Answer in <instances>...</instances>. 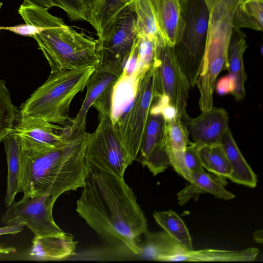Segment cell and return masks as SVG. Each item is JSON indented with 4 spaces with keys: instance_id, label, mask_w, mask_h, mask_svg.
<instances>
[{
    "instance_id": "14",
    "label": "cell",
    "mask_w": 263,
    "mask_h": 263,
    "mask_svg": "<svg viewBox=\"0 0 263 263\" xmlns=\"http://www.w3.org/2000/svg\"><path fill=\"white\" fill-rule=\"evenodd\" d=\"M162 140L170 165L180 176L189 182H191L190 173L184 162V155L186 147L192 142L189 140L187 132L179 115L173 120L165 122Z\"/></svg>"
},
{
    "instance_id": "28",
    "label": "cell",
    "mask_w": 263,
    "mask_h": 263,
    "mask_svg": "<svg viewBox=\"0 0 263 263\" xmlns=\"http://www.w3.org/2000/svg\"><path fill=\"white\" fill-rule=\"evenodd\" d=\"M132 0H98L87 21L97 32L98 37L105 26Z\"/></svg>"
},
{
    "instance_id": "11",
    "label": "cell",
    "mask_w": 263,
    "mask_h": 263,
    "mask_svg": "<svg viewBox=\"0 0 263 263\" xmlns=\"http://www.w3.org/2000/svg\"><path fill=\"white\" fill-rule=\"evenodd\" d=\"M138 37L136 15L131 1L105 26L98 37L100 61L125 65Z\"/></svg>"
},
{
    "instance_id": "5",
    "label": "cell",
    "mask_w": 263,
    "mask_h": 263,
    "mask_svg": "<svg viewBox=\"0 0 263 263\" xmlns=\"http://www.w3.org/2000/svg\"><path fill=\"white\" fill-rule=\"evenodd\" d=\"M209 23L204 53L195 86L201 111L213 107V92L220 72L228 69V51L233 13L221 6L208 9Z\"/></svg>"
},
{
    "instance_id": "31",
    "label": "cell",
    "mask_w": 263,
    "mask_h": 263,
    "mask_svg": "<svg viewBox=\"0 0 263 263\" xmlns=\"http://www.w3.org/2000/svg\"><path fill=\"white\" fill-rule=\"evenodd\" d=\"M184 162L190 173L204 171L198 154V148L193 143L185 148Z\"/></svg>"
},
{
    "instance_id": "7",
    "label": "cell",
    "mask_w": 263,
    "mask_h": 263,
    "mask_svg": "<svg viewBox=\"0 0 263 263\" xmlns=\"http://www.w3.org/2000/svg\"><path fill=\"white\" fill-rule=\"evenodd\" d=\"M155 100L153 66L136 80L135 96L129 110L115 126L130 165L138 157Z\"/></svg>"
},
{
    "instance_id": "33",
    "label": "cell",
    "mask_w": 263,
    "mask_h": 263,
    "mask_svg": "<svg viewBox=\"0 0 263 263\" xmlns=\"http://www.w3.org/2000/svg\"><path fill=\"white\" fill-rule=\"evenodd\" d=\"M216 91L220 95H223L229 93H232L235 86L233 80L228 74L221 78L215 84Z\"/></svg>"
},
{
    "instance_id": "21",
    "label": "cell",
    "mask_w": 263,
    "mask_h": 263,
    "mask_svg": "<svg viewBox=\"0 0 263 263\" xmlns=\"http://www.w3.org/2000/svg\"><path fill=\"white\" fill-rule=\"evenodd\" d=\"M259 249L249 248L241 251L211 249L199 250L184 249L168 261H252L255 260Z\"/></svg>"
},
{
    "instance_id": "23",
    "label": "cell",
    "mask_w": 263,
    "mask_h": 263,
    "mask_svg": "<svg viewBox=\"0 0 263 263\" xmlns=\"http://www.w3.org/2000/svg\"><path fill=\"white\" fill-rule=\"evenodd\" d=\"M165 120L161 114H150L139 151L138 161L143 165L163 148Z\"/></svg>"
},
{
    "instance_id": "10",
    "label": "cell",
    "mask_w": 263,
    "mask_h": 263,
    "mask_svg": "<svg viewBox=\"0 0 263 263\" xmlns=\"http://www.w3.org/2000/svg\"><path fill=\"white\" fill-rule=\"evenodd\" d=\"M125 65L112 62L100 61L89 78L86 93L78 114L70 119V123L86 124L89 108L98 111L99 118L111 115L112 96L116 84L123 77Z\"/></svg>"
},
{
    "instance_id": "29",
    "label": "cell",
    "mask_w": 263,
    "mask_h": 263,
    "mask_svg": "<svg viewBox=\"0 0 263 263\" xmlns=\"http://www.w3.org/2000/svg\"><path fill=\"white\" fill-rule=\"evenodd\" d=\"M18 111L12 102L5 81L0 80V142L11 132Z\"/></svg>"
},
{
    "instance_id": "17",
    "label": "cell",
    "mask_w": 263,
    "mask_h": 263,
    "mask_svg": "<svg viewBox=\"0 0 263 263\" xmlns=\"http://www.w3.org/2000/svg\"><path fill=\"white\" fill-rule=\"evenodd\" d=\"M246 35L240 29L232 28L228 51V70L235 88L232 93L237 101L246 95L245 84L247 79L243 64V54L247 49Z\"/></svg>"
},
{
    "instance_id": "16",
    "label": "cell",
    "mask_w": 263,
    "mask_h": 263,
    "mask_svg": "<svg viewBox=\"0 0 263 263\" xmlns=\"http://www.w3.org/2000/svg\"><path fill=\"white\" fill-rule=\"evenodd\" d=\"M159 32L164 44L174 47L180 27L179 0H149Z\"/></svg>"
},
{
    "instance_id": "2",
    "label": "cell",
    "mask_w": 263,
    "mask_h": 263,
    "mask_svg": "<svg viewBox=\"0 0 263 263\" xmlns=\"http://www.w3.org/2000/svg\"><path fill=\"white\" fill-rule=\"evenodd\" d=\"M85 127L80 126L68 142L56 148L19 136L23 198L46 195L57 199L66 192L83 186Z\"/></svg>"
},
{
    "instance_id": "22",
    "label": "cell",
    "mask_w": 263,
    "mask_h": 263,
    "mask_svg": "<svg viewBox=\"0 0 263 263\" xmlns=\"http://www.w3.org/2000/svg\"><path fill=\"white\" fill-rule=\"evenodd\" d=\"M6 155L7 164V190L5 198L6 207L14 202L16 194L20 192L21 147L18 136L12 132L2 141Z\"/></svg>"
},
{
    "instance_id": "13",
    "label": "cell",
    "mask_w": 263,
    "mask_h": 263,
    "mask_svg": "<svg viewBox=\"0 0 263 263\" xmlns=\"http://www.w3.org/2000/svg\"><path fill=\"white\" fill-rule=\"evenodd\" d=\"M180 119L192 142L198 148L220 144L223 134L229 127L228 114L221 108L213 107L193 118L185 111L180 116Z\"/></svg>"
},
{
    "instance_id": "25",
    "label": "cell",
    "mask_w": 263,
    "mask_h": 263,
    "mask_svg": "<svg viewBox=\"0 0 263 263\" xmlns=\"http://www.w3.org/2000/svg\"><path fill=\"white\" fill-rule=\"evenodd\" d=\"M232 28L262 31L263 0H243L233 13Z\"/></svg>"
},
{
    "instance_id": "36",
    "label": "cell",
    "mask_w": 263,
    "mask_h": 263,
    "mask_svg": "<svg viewBox=\"0 0 263 263\" xmlns=\"http://www.w3.org/2000/svg\"><path fill=\"white\" fill-rule=\"evenodd\" d=\"M24 226L21 224H7L0 228V235L6 234L15 235L21 232Z\"/></svg>"
},
{
    "instance_id": "4",
    "label": "cell",
    "mask_w": 263,
    "mask_h": 263,
    "mask_svg": "<svg viewBox=\"0 0 263 263\" xmlns=\"http://www.w3.org/2000/svg\"><path fill=\"white\" fill-rule=\"evenodd\" d=\"M96 66L50 72L46 81L22 104L17 117L61 126L70 124V104L86 87Z\"/></svg>"
},
{
    "instance_id": "3",
    "label": "cell",
    "mask_w": 263,
    "mask_h": 263,
    "mask_svg": "<svg viewBox=\"0 0 263 263\" xmlns=\"http://www.w3.org/2000/svg\"><path fill=\"white\" fill-rule=\"evenodd\" d=\"M26 24L36 27L33 37L46 59L51 72L97 66L100 58L97 40L66 25L48 9L34 5H21L18 10Z\"/></svg>"
},
{
    "instance_id": "6",
    "label": "cell",
    "mask_w": 263,
    "mask_h": 263,
    "mask_svg": "<svg viewBox=\"0 0 263 263\" xmlns=\"http://www.w3.org/2000/svg\"><path fill=\"white\" fill-rule=\"evenodd\" d=\"M181 22L174 49L191 87L195 86L205 48L209 11L204 0H179Z\"/></svg>"
},
{
    "instance_id": "15",
    "label": "cell",
    "mask_w": 263,
    "mask_h": 263,
    "mask_svg": "<svg viewBox=\"0 0 263 263\" xmlns=\"http://www.w3.org/2000/svg\"><path fill=\"white\" fill-rule=\"evenodd\" d=\"M76 241L72 234L63 232L44 236H34L29 255L39 260H61L76 255Z\"/></svg>"
},
{
    "instance_id": "37",
    "label": "cell",
    "mask_w": 263,
    "mask_h": 263,
    "mask_svg": "<svg viewBox=\"0 0 263 263\" xmlns=\"http://www.w3.org/2000/svg\"><path fill=\"white\" fill-rule=\"evenodd\" d=\"M23 5H34L48 10L53 7L51 0H24Z\"/></svg>"
},
{
    "instance_id": "34",
    "label": "cell",
    "mask_w": 263,
    "mask_h": 263,
    "mask_svg": "<svg viewBox=\"0 0 263 263\" xmlns=\"http://www.w3.org/2000/svg\"><path fill=\"white\" fill-rule=\"evenodd\" d=\"M243 0H204L208 9L214 6H221L233 13L238 6Z\"/></svg>"
},
{
    "instance_id": "38",
    "label": "cell",
    "mask_w": 263,
    "mask_h": 263,
    "mask_svg": "<svg viewBox=\"0 0 263 263\" xmlns=\"http://www.w3.org/2000/svg\"><path fill=\"white\" fill-rule=\"evenodd\" d=\"M253 236L256 242L261 244L262 243V231L261 230L255 231Z\"/></svg>"
},
{
    "instance_id": "12",
    "label": "cell",
    "mask_w": 263,
    "mask_h": 263,
    "mask_svg": "<svg viewBox=\"0 0 263 263\" xmlns=\"http://www.w3.org/2000/svg\"><path fill=\"white\" fill-rule=\"evenodd\" d=\"M57 199L44 195L14 202L4 212L1 221L5 224L27 226L35 236L64 232L53 219L52 210Z\"/></svg>"
},
{
    "instance_id": "26",
    "label": "cell",
    "mask_w": 263,
    "mask_h": 263,
    "mask_svg": "<svg viewBox=\"0 0 263 263\" xmlns=\"http://www.w3.org/2000/svg\"><path fill=\"white\" fill-rule=\"evenodd\" d=\"M132 2L136 15V29L138 36L146 37L157 42L162 40L150 1L132 0Z\"/></svg>"
},
{
    "instance_id": "27",
    "label": "cell",
    "mask_w": 263,
    "mask_h": 263,
    "mask_svg": "<svg viewBox=\"0 0 263 263\" xmlns=\"http://www.w3.org/2000/svg\"><path fill=\"white\" fill-rule=\"evenodd\" d=\"M198 152L203 168L217 176L229 178L232 170L221 144L200 147Z\"/></svg>"
},
{
    "instance_id": "8",
    "label": "cell",
    "mask_w": 263,
    "mask_h": 263,
    "mask_svg": "<svg viewBox=\"0 0 263 263\" xmlns=\"http://www.w3.org/2000/svg\"><path fill=\"white\" fill-rule=\"evenodd\" d=\"M97 128L86 132L85 161L102 170L123 177L130 164L121 144L111 115L99 118Z\"/></svg>"
},
{
    "instance_id": "9",
    "label": "cell",
    "mask_w": 263,
    "mask_h": 263,
    "mask_svg": "<svg viewBox=\"0 0 263 263\" xmlns=\"http://www.w3.org/2000/svg\"><path fill=\"white\" fill-rule=\"evenodd\" d=\"M153 69L155 99L166 96L180 116L186 111L191 86L181 69L173 47L163 41L157 43Z\"/></svg>"
},
{
    "instance_id": "32",
    "label": "cell",
    "mask_w": 263,
    "mask_h": 263,
    "mask_svg": "<svg viewBox=\"0 0 263 263\" xmlns=\"http://www.w3.org/2000/svg\"><path fill=\"white\" fill-rule=\"evenodd\" d=\"M0 30H9L19 35L30 37H32L38 31L36 27L26 23L13 27H1Z\"/></svg>"
},
{
    "instance_id": "20",
    "label": "cell",
    "mask_w": 263,
    "mask_h": 263,
    "mask_svg": "<svg viewBox=\"0 0 263 263\" xmlns=\"http://www.w3.org/2000/svg\"><path fill=\"white\" fill-rule=\"evenodd\" d=\"M139 246L141 250L138 256L147 260L168 261L184 249L178 242L165 231L152 233L147 231Z\"/></svg>"
},
{
    "instance_id": "24",
    "label": "cell",
    "mask_w": 263,
    "mask_h": 263,
    "mask_svg": "<svg viewBox=\"0 0 263 263\" xmlns=\"http://www.w3.org/2000/svg\"><path fill=\"white\" fill-rule=\"evenodd\" d=\"M153 217L166 233L187 250H193L192 238L185 223L174 211H155Z\"/></svg>"
},
{
    "instance_id": "19",
    "label": "cell",
    "mask_w": 263,
    "mask_h": 263,
    "mask_svg": "<svg viewBox=\"0 0 263 263\" xmlns=\"http://www.w3.org/2000/svg\"><path fill=\"white\" fill-rule=\"evenodd\" d=\"M221 145L232 170L228 179L237 184L255 187L257 176L241 154L229 127L223 135Z\"/></svg>"
},
{
    "instance_id": "30",
    "label": "cell",
    "mask_w": 263,
    "mask_h": 263,
    "mask_svg": "<svg viewBox=\"0 0 263 263\" xmlns=\"http://www.w3.org/2000/svg\"><path fill=\"white\" fill-rule=\"evenodd\" d=\"M157 42L146 37H138V55L134 71L135 80L141 78L153 66Z\"/></svg>"
},
{
    "instance_id": "18",
    "label": "cell",
    "mask_w": 263,
    "mask_h": 263,
    "mask_svg": "<svg viewBox=\"0 0 263 263\" xmlns=\"http://www.w3.org/2000/svg\"><path fill=\"white\" fill-rule=\"evenodd\" d=\"M191 181L189 184L180 191L179 197L184 202L200 194L209 193L215 197L229 200L235 198V195L227 190L226 178L209 174L204 171L190 173Z\"/></svg>"
},
{
    "instance_id": "35",
    "label": "cell",
    "mask_w": 263,
    "mask_h": 263,
    "mask_svg": "<svg viewBox=\"0 0 263 263\" xmlns=\"http://www.w3.org/2000/svg\"><path fill=\"white\" fill-rule=\"evenodd\" d=\"M98 1V0H77L84 21L87 22Z\"/></svg>"
},
{
    "instance_id": "1",
    "label": "cell",
    "mask_w": 263,
    "mask_h": 263,
    "mask_svg": "<svg viewBox=\"0 0 263 263\" xmlns=\"http://www.w3.org/2000/svg\"><path fill=\"white\" fill-rule=\"evenodd\" d=\"M85 181L76 211L99 235L118 240L136 256L146 218L123 177L85 161Z\"/></svg>"
}]
</instances>
